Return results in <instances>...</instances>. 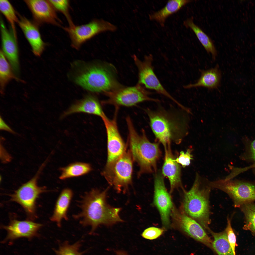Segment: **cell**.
Listing matches in <instances>:
<instances>
[{
	"label": "cell",
	"mask_w": 255,
	"mask_h": 255,
	"mask_svg": "<svg viewBox=\"0 0 255 255\" xmlns=\"http://www.w3.org/2000/svg\"><path fill=\"white\" fill-rule=\"evenodd\" d=\"M145 110L153 134L165 148L172 141L179 143L187 134L189 119L185 113L161 107Z\"/></svg>",
	"instance_id": "1"
},
{
	"label": "cell",
	"mask_w": 255,
	"mask_h": 255,
	"mask_svg": "<svg viewBox=\"0 0 255 255\" xmlns=\"http://www.w3.org/2000/svg\"><path fill=\"white\" fill-rule=\"evenodd\" d=\"M108 189L103 191L93 189L83 199L78 216L83 225L91 227V232L100 225H111L123 221L119 215L121 208L112 207L107 203Z\"/></svg>",
	"instance_id": "2"
},
{
	"label": "cell",
	"mask_w": 255,
	"mask_h": 255,
	"mask_svg": "<svg viewBox=\"0 0 255 255\" xmlns=\"http://www.w3.org/2000/svg\"><path fill=\"white\" fill-rule=\"evenodd\" d=\"M210 182L197 173L192 187L185 192L183 202L184 212L207 230L211 221L209 197L212 188Z\"/></svg>",
	"instance_id": "3"
},
{
	"label": "cell",
	"mask_w": 255,
	"mask_h": 255,
	"mask_svg": "<svg viewBox=\"0 0 255 255\" xmlns=\"http://www.w3.org/2000/svg\"><path fill=\"white\" fill-rule=\"evenodd\" d=\"M126 121L128 130L129 151L133 160L140 166L141 173L155 171L157 161L160 154L158 144L151 142L144 129L139 134L130 117H127Z\"/></svg>",
	"instance_id": "4"
},
{
	"label": "cell",
	"mask_w": 255,
	"mask_h": 255,
	"mask_svg": "<svg viewBox=\"0 0 255 255\" xmlns=\"http://www.w3.org/2000/svg\"><path fill=\"white\" fill-rule=\"evenodd\" d=\"M76 82L95 92L107 93L119 88L111 69L105 65H94L76 76Z\"/></svg>",
	"instance_id": "5"
},
{
	"label": "cell",
	"mask_w": 255,
	"mask_h": 255,
	"mask_svg": "<svg viewBox=\"0 0 255 255\" xmlns=\"http://www.w3.org/2000/svg\"><path fill=\"white\" fill-rule=\"evenodd\" d=\"M133 159L129 151L114 162L106 164L103 174L108 183L118 192H124L132 182Z\"/></svg>",
	"instance_id": "6"
},
{
	"label": "cell",
	"mask_w": 255,
	"mask_h": 255,
	"mask_svg": "<svg viewBox=\"0 0 255 255\" xmlns=\"http://www.w3.org/2000/svg\"><path fill=\"white\" fill-rule=\"evenodd\" d=\"M212 188L219 189L226 193L232 199L235 208L255 201V183L226 178L210 181Z\"/></svg>",
	"instance_id": "7"
},
{
	"label": "cell",
	"mask_w": 255,
	"mask_h": 255,
	"mask_svg": "<svg viewBox=\"0 0 255 255\" xmlns=\"http://www.w3.org/2000/svg\"><path fill=\"white\" fill-rule=\"evenodd\" d=\"M64 28L68 34L72 47L78 49L85 42L97 34L106 31H115L117 27L104 20L96 19L85 24L74 25Z\"/></svg>",
	"instance_id": "8"
},
{
	"label": "cell",
	"mask_w": 255,
	"mask_h": 255,
	"mask_svg": "<svg viewBox=\"0 0 255 255\" xmlns=\"http://www.w3.org/2000/svg\"><path fill=\"white\" fill-rule=\"evenodd\" d=\"M43 163L35 175L23 184L10 195V200L21 205L28 216L31 218L35 216V204L39 195L46 191L43 187L38 185V181L44 166Z\"/></svg>",
	"instance_id": "9"
},
{
	"label": "cell",
	"mask_w": 255,
	"mask_h": 255,
	"mask_svg": "<svg viewBox=\"0 0 255 255\" xmlns=\"http://www.w3.org/2000/svg\"><path fill=\"white\" fill-rule=\"evenodd\" d=\"M106 93L108 98L104 103L114 105L117 107L120 106H132L145 101H159L150 97V92L139 84L134 87L119 88Z\"/></svg>",
	"instance_id": "10"
},
{
	"label": "cell",
	"mask_w": 255,
	"mask_h": 255,
	"mask_svg": "<svg viewBox=\"0 0 255 255\" xmlns=\"http://www.w3.org/2000/svg\"><path fill=\"white\" fill-rule=\"evenodd\" d=\"M133 59L138 70V83L146 88L155 90L158 93L168 98L179 107L182 104L175 100L167 91L161 84L154 71L152 62L153 56L151 55L145 56L141 61L135 55Z\"/></svg>",
	"instance_id": "11"
},
{
	"label": "cell",
	"mask_w": 255,
	"mask_h": 255,
	"mask_svg": "<svg viewBox=\"0 0 255 255\" xmlns=\"http://www.w3.org/2000/svg\"><path fill=\"white\" fill-rule=\"evenodd\" d=\"M117 110L114 117L109 119L104 113L101 117L105 127L107 142V158L106 164L118 159L126 151V146L119 131L116 121Z\"/></svg>",
	"instance_id": "12"
},
{
	"label": "cell",
	"mask_w": 255,
	"mask_h": 255,
	"mask_svg": "<svg viewBox=\"0 0 255 255\" xmlns=\"http://www.w3.org/2000/svg\"><path fill=\"white\" fill-rule=\"evenodd\" d=\"M173 216L178 225L188 235L208 246L212 247V242L202 227L184 212L173 209Z\"/></svg>",
	"instance_id": "13"
},
{
	"label": "cell",
	"mask_w": 255,
	"mask_h": 255,
	"mask_svg": "<svg viewBox=\"0 0 255 255\" xmlns=\"http://www.w3.org/2000/svg\"><path fill=\"white\" fill-rule=\"evenodd\" d=\"M154 203L159 210L163 225L168 227L170 224V216L173 205L163 177L159 174L156 175L155 178Z\"/></svg>",
	"instance_id": "14"
},
{
	"label": "cell",
	"mask_w": 255,
	"mask_h": 255,
	"mask_svg": "<svg viewBox=\"0 0 255 255\" xmlns=\"http://www.w3.org/2000/svg\"><path fill=\"white\" fill-rule=\"evenodd\" d=\"M24 1L37 23L60 26L61 21L49 0H26Z\"/></svg>",
	"instance_id": "15"
},
{
	"label": "cell",
	"mask_w": 255,
	"mask_h": 255,
	"mask_svg": "<svg viewBox=\"0 0 255 255\" xmlns=\"http://www.w3.org/2000/svg\"><path fill=\"white\" fill-rule=\"evenodd\" d=\"M2 51L8 60L13 72L16 76L19 72L18 49L17 39L12 32L6 28L3 21H0Z\"/></svg>",
	"instance_id": "16"
},
{
	"label": "cell",
	"mask_w": 255,
	"mask_h": 255,
	"mask_svg": "<svg viewBox=\"0 0 255 255\" xmlns=\"http://www.w3.org/2000/svg\"><path fill=\"white\" fill-rule=\"evenodd\" d=\"M17 23L30 44L33 53L36 56H40L45 44L36 23L24 16H20Z\"/></svg>",
	"instance_id": "17"
},
{
	"label": "cell",
	"mask_w": 255,
	"mask_h": 255,
	"mask_svg": "<svg viewBox=\"0 0 255 255\" xmlns=\"http://www.w3.org/2000/svg\"><path fill=\"white\" fill-rule=\"evenodd\" d=\"M42 225L30 221H12L4 228L7 233L6 239L13 240L21 237L31 238L35 235Z\"/></svg>",
	"instance_id": "18"
},
{
	"label": "cell",
	"mask_w": 255,
	"mask_h": 255,
	"mask_svg": "<svg viewBox=\"0 0 255 255\" xmlns=\"http://www.w3.org/2000/svg\"><path fill=\"white\" fill-rule=\"evenodd\" d=\"M165 161L162 168L163 175L168 178L170 185V191L181 185L180 168L178 164L175 161L170 149V146L165 148Z\"/></svg>",
	"instance_id": "19"
},
{
	"label": "cell",
	"mask_w": 255,
	"mask_h": 255,
	"mask_svg": "<svg viewBox=\"0 0 255 255\" xmlns=\"http://www.w3.org/2000/svg\"><path fill=\"white\" fill-rule=\"evenodd\" d=\"M200 76L196 82L185 86V88L204 87L210 89H217L220 86L221 74L218 65L206 70H200Z\"/></svg>",
	"instance_id": "20"
},
{
	"label": "cell",
	"mask_w": 255,
	"mask_h": 255,
	"mask_svg": "<svg viewBox=\"0 0 255 255\" xmlns=\"http://www.w3.org/2000/svg\"><path fill=\"white\" fill-rule=\"evenodd\" d=\"M78 112L93 114L101 117L104 113L98 101L91 96L87 97L72 105L64 113L63 116Z\"/></svg>",
	"instance_id": "21"
},
{
	"label": "cell",
	"mask_w": 255,
	"mask_h": 255,
	"mask_svg": "<svg viewBox=\"0 0 255 255\" xmlns=\"http://www.w3.org/2000/svg\"><path fill=\"white\" fill-rule=\"evenodd\" d=\"M73 194V192L70 189H64L57 200L51 219L56 223L59 226H60L62 220L68 219L67 212Z\"/></svg>",
	"instance_id": "22"
},
{
	"label": "cell",
	"mask_w": 255,
	"mask_h": 255,
	"mask_svg": "<svg viewBox=\"0 0 255 255\" xmlns=\"http://www.w3.org/2000/svg\"><path fill=\"white\" fill-rule=\"evenodd\" d=\"M191 1L187 0H169L162 8L150 15L149 18L157 21L163 26L168 17L178 11Z\"/></svg>",
	"instance_id": "23"
},
{
	"label": "cell",
	"mask_w": 255,
	"mask_h": 255,
	"mask_svg": "<svg viewBox=\"0 0 255 255\" xmlns=\"http://www.w3.org/2000/svg\"><path fill=\"white\" fill-rule=\"evenodd\" d=\"M185 25L189 27L194 32L197 38L208 53L212 54V59L215 60L217 52L213 43L208 36L198 26L194 24L191 18L185 21Z\"/></svg>",
	"instance_id": "24"
},
{
	"label": "cell",
	"mask_w": 255,
	"mask_h": 255,
	"mask_svg": "<svg viewBox=\"0 0 255 255\" xmlns=\"http://www.w3.org/2000/svg\"><path fill=\"white\" fill-rule=\"evenodd\" d=\"M208 231L214 238L212 247L218 255H234L225 230L220 232L215 233L210 228Z\"/></svg>",
	"instance_id": "25"
},
{
	"label": "cell",
	"mask_w": 255,
	"mask_h": 255,
	"mask_svg": "<svg viewBox=\"0 0 255 255\" xmlns=\"http://www.w3.org/2000/svg\"><path fill=\"white\" fill-rule=\"evenodd\" d=\"M91 170L90 166L88 164L81 162L74 163L62 169L60 178L64 179L81 176L88 173Z\"/></svg>",
	"instance_id": "26"
},
{
	"label": "cell",
	"mask_w": 255,
	"mask_h": 255,
	"mask_svg": "<svg viewBox=\"0 0 255 255\" xmlns=\"http://www.w3.org/2000/svg\"><path fill=\"white\" fill-rule=\"evenodd\" d=\"M239 208L244 215L245 224L243 229L250 231L255 236V204L253 202L246 203Z\"/></svg>",
	"instance_id": "27"
},
{
	"label": "cell",
	"mask_w": 255,
	"mask_h": 255,
	"mask_svg": "<svg viewBox=\"0 0 255 255\" xmlns=\"http://www.w3.org/2000/svg\"><path fill=\"white\" fill-rule=\"evenodd\" d=\"M2 51L0 54V85L1 92L3 93L7 83L14 78L11 66Z\"/></svg>",
	"instance_id": "28"
},
{
	"label": "cell",
	"mask_w": 255,
	"mask_h": 255,
	"mask_svg": "<svg viewBox=\"0 0 255 255\" xmlns=\"http://www.w3.org/2000/svg\"><path fill=\"white\" fill-rule=\"evenodd\" d=\"M0 10L10 25L12 31L15 38L17 39L15 25L19 19L12 4L8 0H0Z\"/></svg>",
	"instance_id": "29"
},
{
	"label": "cell",
	"mask_w": 255,
	"mask_h": 255,
	"mask_svg": "<svg viewBox=\"0 0 255 255\" xmlns=\"http://www.w3.org/2000/svg\"><path fill=\"white\" fill-rule=\"evenodd\" d=\"M55 9L62 13L66 17L69 26L74 25L69 13V2L67 0H49Z\"/></svg>",
	"instance_id": "30"
},
{
	"label": "cell",
	"mask_w": 255,
	"mask_h": 255,
	"mask_svg": "<svg viewBox=\"0 0 255 255\" xmlns=\"http://www.w3.org/2000/svg\"><path fill=\"white\" fill-rule=\"evenodd\" d=\"M80 244L79 242L70 245L66 243L62 244L56 251V255H82L79 251Z\"/></svg>",
	"instance_id": "31"
},
{
	"label": "cell",
	"mask_w": 255,
	"mask_h": 255,
	"mask_svg": "<svg viewBox=\"0 0 255 255\" xmlns=\"http://www.w3.org/2000/svg\"><path fill=\"white\" fill-rule=\"evenodd\" d=\"M227 220V226L225 230L234 255H236L235 248L237 246L236 236L232 227L230 219L228 217Z\"/></svg>",
	"instance_id": "32"
},
{
	"label": "cell",
	"mask_w": 255,
	"mask_h": 255,
	"mask_svg": "<svg viewBox=\"0 0 255 255\" xmlns=\"http://www.w3.org/2000/svg\"><path fill=\"white\" fill-rule=\"evenodd\" d=\"M192 149H189L186 152L184 153L181 151L179 156L175 159L178 163L181 164L183 167L189 166L191 163V161L193 159V156L191 154Z\"/></svg>",
	"instance_id": "33"
},
{
	"label": "cell",
	"mask_w": 255,
	"mask_h": 255,
	"mask_svg": "<svg viewBox=\"0 0 255 255\" xmlns=\"http://www.w3.org/2000/svg\"><path fill=\"white\" fill-rule=\"evenodd\" d=\"M164 231L163 229L154 227H151L145 230L142 234V236L148 239L153 240L160 236Z\"/></svg>",
	"instance_id": "34"
},
{
	"label": "cell",
	"mask_w": 255,
	"mask_h": 255,
	"mask_svg": "<svg viewBox=\"0 0 255 255\" xmlns=\"http://www.w3.org/2000/svg\"><path fill=\"white\" fill-rule=\"evenodd\" d=\"M0 129L7 131L11 132H13L11 128L4 122L1 117L0 119Z\"/></svg>",
	"instance_id": "35"
},
{
	"label": "cell",
	"mask_w": 255,
	"mask_h": 255,
	"mask_svg": "<svg viewBox=\"0 0 255 255\" xmlns=\"http://www.w3.org/2000/svg\"><path fill=\"white\" fill-rule=\"evenodd\" d=\"M251 149L252 158L255 161V139L251 143Z\"/></svg>",
	"instance_id": "36"
},
{
	"label": "cell",
	"mask_w": 255,
	"mask_h": 255,
	"mask_svg": "<svg viewBox=\"0 0 255 255\" xmlns=\"http://www.w3.org/2000/svg\"><path fill=\"white\" fill-rule=\"evenodd\" d=\"M115 253L117 255H128L126 252L121 250L117 251Z\"/></svg>",
	"instance_id": "37"
}]
</instances>
